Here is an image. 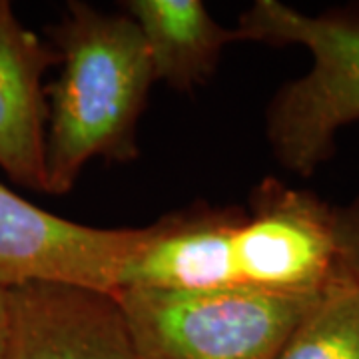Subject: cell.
Returning <instances> with one entry per match:
<instances>
[{"instance_id": "obj_1", "label": "cell", "mask_w": 359, "mask_h": 359, "mask_svg": "<svg viewBox=\"0 0 359 359\" xmlns=\"http://www.w3.org/2000/svg\"><path fill=\"white\" fill-rule=\"evenodd\" d=\"M60 74L46 86V194H66L94 158L138 156V122L156 82L150 54L126 13L68 2L48 28Z\"/></svg>"}, {"instance_id": "obj_2", "label": "cell", "mask_w": 359, "mask_h": 359, "mask_svg": "<svg viewBox=\"0 0 359 359\" xmlns=\"http://www.w3.org/2000/svg\"><path fill=\"white\" fill-rule=\"evenodd\" d=\"M236 32L240 40L309 52L311 68L269 102L266 136L287 172L313 176L335 154L337 132L359 120V14L309 16L278 0H257Z\"/></svg>"}, {"instance_id": "obj_3", "label": "cell", "mask_w": 359, "mask_h": 359, "mask_svg": "<svg viewBox=\"0 0 359 359\" xmlns=\"http://www.w3.org/2000/svg\"><path fill=\"white\" fill-rule=\"evenodd\" d=\"M114 295L142 359H276L318 297L248 287H122Z\"/></svg>"}, {"instance_id": "obj_4", "label": "cell", "mask_w": 359, "mask_h": 359, "mask_svg": "<svg viewBox=\"0 0 359 359\" xmlns=\"http://www.w3.org/2000/svg\"><path fill=\"white\" fill-rule=\"evenodd\" d=\"M231 254L240 287L316 297L339 266L335 205L266 178L233 228Z\"/></svg>"}, {"instance_id": "obj_5", "label": "cell", "mask_w": 359, "mask_h": 359, "mask_svg": "<svg viewBox=\"0 0 359 359\" xmlns=\"http://www.w3.org/2000/svg\"><path fill=\"white\" fill-rule=\"evenodd\" d=\"M146 228H94L30 204L0 184V287L65 283L116 294Z\"/></svg>"}, {"instance_id": "obj_6", "label": "cell", "mask_w": 359, "mask_h": 359, "mask_svg": "<svg viewBox=\"0 0 359 359\" xmlns=\"http://www.w3.org/2000/svg\"><path fill=\"white\" fill-rule=\"evenodd\" d=\"M11 359H142L114 294L65 283L8 290Z\"/></svg>"}, {"instance_id": "obj_7", "label": "cell", "mask_w": 359, "mask_h": 359, "mask_svg": "<svg viewBox=\"0 0 359 359\" xmlns=\"http://www.w3.org/2000/svg\"><path fill=\"white\" fill-rule=\"evenodd\" d=\"M56 65V48L18 20L8 0H0V168L34 192L46 186L48 102L42 78Z\"/></svg>"}, {"instance_id": "obj_8", "label": "cell", "mask_w": 359, "mask_h": 359, "mask_svg": "<svg viewBox=\"0 0 359 359\" xmlns=\"http://www.w3.org/2000/svg\"><path fill=\"white\" fill-rule=\"evenodd\" d=\"M240 216V210L198 208L148 226L144 242L126 266L122 287L182 292L240 287L231 254V236Z\"/></svg>"}, {"instance_id": "obj_9", "label": "cell", "mask_w": 359, "mask_h": 359, "mask_svg": "<svg viewBox=\"0 0 359 359\" xmlns=\"http://www.w3.org/2000/svg\"><path fill=\"white\" fill-rule=\"evenodd\" d=\"M122 13L136 22L150 54L156 82L192 92L214 76L236 28L212 18L202 0H128Z\"/></svg>"}, {"instance_id": "obj_10", "label": "cell", "mask_w": 359, "mask_h": 359, "mask_svg": "<svg viewBox=\"0 0 359 359\" xmlns=\"http://www.w3.org/2000/svg\"><path fill=\"white\" fill-rule=\"evenodd\" d=\"M276 359H359V287L341 266Z\"/></svg>"}, {"instance_id": "obj_11", "label": "cell", "mask_w": 359, "mask_h": 359, "mask_svg": "<svg viewBox=\"0 0 359 359\" xmlns=\"http://www.w3.org/2000/svg\"><path fill=\"white\" fill-rule=\"evenodd\" d=\"M337 262L359 287V196L347 205H335Z\"/></svg>"}, {"instance_id": "obj_12", "label": "cell", "mask_w": 359, "mask_h": 359, "mask_svg": "<svg viewBox=\"0 0 359 359\" xmlns=\"http://www.w3.org/2000/svg\"><path fill=\"white\" fill-rule=\"evenodd\" d=\"M13 351V313L8 290L0 287V359H11Z\"/></svg>"}]
</instances>
